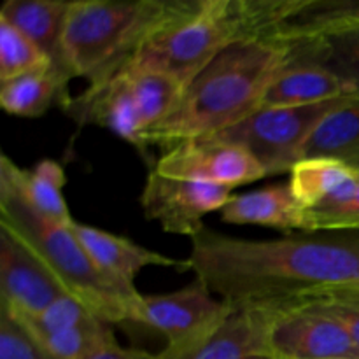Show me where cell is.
<instances>
[{"mask_svg":"<svg viewBox=\"0 0 359 359\" xmlns=\"http://www.w3.org/2000/svg\"><path fill=\"white\" fill-rule=\"evenodd\" d=\"M112 325L93 318L79 326L39 340L55 359H86L95 351L114 342Z\"/></svg>","mask_w":359,"mask_h":359,"instance_id":"cb8c5ba5","label":"cell"},{"mask_svg":"<svg viewBox=\"0 0 359 359\" xmlns=\"http://www.w3.org/2000/svg\"><path fill=\"white\" fill-rule=\"evenodd\" d=\"M309 307H316L335 318L347 330V333L359 349V300L330 302V304L309 305Z\"/></svg>","mask_w":359,"mask_h":359,"instance_id":"4316f807","label":"cell"},{"mask_svg":"<svg viewBox=\"0 0 359 359\" xmlns=\"http://www.w3.org/2000/svg\"><path fill=\"white\" fill-rule=\"evenodd\" d=\"M286 63V44L270 39L233 42L186 86L174 111L144 132V147H172L238 125L263 107L266 90Z\"/></svg>","mask_w":359,"mask_h":359,"instance_id":"7a4b0ae2","label":"cell"},{"mask_svg":"<svg viewBox=\"0 0 359 359\" xmlns=\"http://www.w3.org/2000/svg\"><path fill=\"white\" fill-rule=\"evenodd\" d=\"M121 72H125L130 79V86H132L137 112H139L144 132H147L154 125H158L161 119L167 118L174 111L186 90L177 79L163 72H156V70L128 67Z\"/></svg>","mask_w":359,"mask_h":359,"instance_id":"44dd1931","label":"cell"},{"mask_svg":"<svg viewBox=\"0 0 359 359\" xmlns=\"http://www.w3.org/2000/svg\"><path fill=\"white\" fill-rule=\"evenodd\" d=\"M231 311L233 305L214 297L205 283L195 279L174 293L142 294L135 325L161 333L167 346H181L205 333Z\"/></svg>","mask_w":359,"mask_h":359,"instance_id":"9c48e42d","label":"cell"},{"mask_svg":"<svg viewBox=\"0 0 359 359\" xmlns=\"http://www.w3.org/2000/svg\"><path fill=\"white\" fill-rule=\"evenodd\" d=\"M67 294L55 273L0 228V309L13 316H34Z\"/></svg>","mask_w":359,"mask_h":359,"instance_id":"30bf717a","label":"cell"},{"mask_svg":"<svg viewBox=\"0 0 359 359\" xmlns=\"http://www.w3.org/2000/svg\"><path fill=\"white\" fill-rule=\"evenodd\" d=\"M221 219L228 224H256L283 231L307 230L305 209L294 198L290 182L233 195L221 209Z\"/></svg>","mask_w":359,"mask_h":359,"instance_id":"9a60e30c","label":"cell"},{"mask_svg":"<svg viewBox=\"0 0 359 359\" xmlns=\"http://www.w3.org/2000/svg\"><path fill=\"white\" fill-rule=\"evenodd\" d=\"M0 105L7 114L20 118H39L53 104L65 107L70 102L69 84L53 69L27 74L7 83H0Z\"/></svg>","mask_w":359,"mask_h":359,"instance_id":"ffe728a7","label":"cell"},{"mask_svg":"<svg viewBox=\"0 0 359 359\" xmlns=\"http://www.w3.org/2000/svg\"><path fill=\"white\" fill-rule=\"evenodd\" d=\"M354 28H359V0H297L272 41L293 44Z\"/></svg>","mask_w":359,"mask_h":359,"instance_id":"2e32d148","label":"cell"},{"mask_svg":"<svg viewBox=\"0 0 359 359\" xmlns=\"http://www.w3.org/2000/svg\"><path fill=\"white\" fill-rule=\"evenodd\" d=\"M286 46V67H319L339 77L353 93H359V28Z\"/></svg>","mask_w":359,"mask_h":359,"instance_id":"e0dca14e","label":"cell"},{"mask_svg":"<svg viewBox=\"0 0 359 359\" xmlns=\"http://www.w3.org/2000/svg\"><path fill=\"white\" fill-rule=\"evenodd\" d=\"M86 359H161V354L147 353L142 349H130V347H121L118 340L107 344V346L100 347L90 354Z\"/></svg>","mask_w":359,"mask_h":359,"instance_id":"83f0119b","label":"cell"},{"mask_svg":"<svg viewBox=\"0 0 359 359\" xmlns=\"http://www.w3.org/2000/svg\"><path fill=\"white\" fill-rule=\"evenodd\" d=\"M351 97L353 95L304 107H262L238 125L209 139L224 140L248 149L262 165L266 177L291 174L294 165L304 158L305 144L319 123Z\"/></svg>","mask_w":359,"mask_h":359,"instance_id":"5b68a950","label":"cell"},{"mask_svg":"<svg viewBox=\"0 0 359 359\" xmlns=\"http://www.w3.org/2000/svg\"><path fill=\"white\" fill-rule=\"evenodd\" d=\"M6 311V309H4ZM11 314V312H9ZM13 316V314H11ZM37 340H44L55 333L79 326L90 319L97 318L86 305L72 294L60 298L42 312L34 316H14ZM100 319V318H98Z\"/></svg>","mask_w":359,"mask_h":359,"instance_id":"d4e9b609","label":"cell"},{"mask_svg":"<svg viewBox=\"0 0 359 359\" xmlns=\"http://www.w3.org/2000/svg\"><path fill=\"white\" fill-rule=\"evenodd\" d=\"M231 196V188L167 177L151 168L140 193V205L144 216L160 223L163 231L193 238L205 228L203 217L223 209Z\"/></svg>","mask_w":359,"mask_h":359,"instance_id":"8992f818","label":"cell"},{"mask_svg":"<svg viewBox=\"0 0 359 359\" xmlns=\"http://www.w3.org/2000/svg\"><path fill=\"white\" fill-rule=\"evenodd\" d=\"M18 179L28 202L41 216L65 226L74 223L62 193L67 182L62 165L53 160H42L32 170L18 167Z\"/></svg>","mask_w":359,"mask_h":359,"instance_id":"7402d4cb","label":"cell"},{"mask_svg":"<svg viewBox=\"0 0 359 359\" xmlns=\"http://www.w3.org/2000/svg\"><path fill=\"white\" fill-rule=\"evenodd\" d=\"M332 230H359V170L356 195H354L353 202L335 217V221L332 224Z\"/></svg>","mask_w":359,"mask_h":359,"instance_id":"f1b7e54d","label":"cell"},{"mask_svg":"<svg viewBox=\"0 0 359 359\" xmlns=\"http://www.w3.org/2000/svg\"><path fill=\"white\" fill-rule=\"evenodd\" d=\"M49 69L48 56L16 27L0 20V83Z\"/></svg>","mask_w":359,"mask_h":359,"instance_id":"603a6c76","label":"cell"},{"mask_svg":"<svg viewBox=\"0 0 359 359\" xmlns=\"http://www.w3.org/2000/svg\"><path fill=\"white\" fill-rule=\"evenodd\" d=\"M70 228L95 265L109 277L126 286H133L137 273L147 266H165L177 269L181 272L189 270L188 259L168 258L161 252L142 248L126 237H119L77 221H74Z\"/></svg>","mask_w":359,"mask_h":359,"instance_id":"5bb4252c","label":"cell"},{"mask_svg":"<svg viewBox=\"0 0 359 359\" xmlns=\"http://www.w3.org/2000/svg\"><path fill=\"white\" fill-rule=\"evenodd\" d=\"M353 93L332 72L312 65H287L273 79L263 98V107H304Z\"/></svg>","mask_w":359,"mask_h":359,"instance_id":"ac0fdd59","label":"cell"},{"mask_svg":"<svg viewBox=\"0 0 359 359\" xmlns=\"http://www.w3.org/2000/svg\"><path fill=\"white\" fill-rule=\"evenodd\" d=\"M272 312L235 309L217 325L181 346H167L161 359H273L269 346Z\"/></svg>","mask_w":359,"mask_h":359,"instance_id":"8fae6325","label":"cell"},{"mask_svg":"<svg viewBox=\"0 0 359 359\" xmlns=\"http://www.w3.org/2000/svg\"><path fill=\"white\" fill-rule=\"evenodd\" d=\"M305 158H330L359 170V93L319 123L305 144Z\"/></svg>","mask_w":359,"mask_h":359,"instance_id":"d6986e66","label":"cell"},{"mask_svg":"<svg viewBox=\"0 0 359 359\" xmlns=\"http://www.w3.org/2000/svg\"><path fill=\"white\" fill-rule=\"evenodd\" d=\"M0 228L27 245L62 283L109 325L135 323L142 294L118 283L88 256L72 228L53 223L34 209L18 179V165L7 154L0 160Z\"/></svg>","mask_w":359,"mask_h":359,"instance_id":"3957f363","label":"cell"},{"mask_svg":"<svg viewBox=\"0 0 359 359\" xmlns=\"http://www.w3.org/2000/svg\"><path fill=\"white\" fill-rule=\"evenodd\" d=\"M72 0H7L0 20L16 27L49 58L53 72L67 84L74 77L65 48L67 21Z\"/></svg>","mask_w":359,"mask_h":359,"instance_id":"4fadbf2b","label":"cell"},{"mask_svg":"<svg viewBox=\"0 0 359 359\" xmlns=\"http://www.w3.org/2000/svg\"><path fill=\"white\" fill-rule=\"evenodd\" d=\"M269 346L273 359H359L347 330L316 307L270 311Z\"/></svg>","mask_w":359,"mask_h":359,"instance_id":"ba28073f","label":"cell"},{"mask_svg":"<svg viewBox=\"0 0 359 359\" xmlns=\"http://www.w3.org/2000/svg\"><path fill=\"white\" fill-rule=\"evenodd\" d=\"M0 359L55 358L14 316L0 309Z\"/></svg>","mask_w":359,"mask_h":359,"instance_id":"484cf974","label":"cell"},{"mask_svg":"<svg viewBox=\"0 0 359 359\" xmlns=\"http://www.w3.org/2000/svg\"><path fill=\"white\" fill-rule=\"evenodd\" d=\"M63 111L79 125H97L107 128L146 153L142 142V125L137 112L130 79L125 72L95 86H88L79 97L70 98Z\"/></svg>","mask_w":359,"mask_h":359,"instance_id":"7c38bea8","label":"cell"},{"mask_svg":"<svg viewBox=\"0 0 359 359\" xmlns=\"http://www.w3.org/2000/svg\"><path fill=\"white\" fill-rule=\"evenodd\" d=\"M153 170L175 179L231 188L266 177L248 149L217 139H195L168 147Z\"/></svg>","mask_w":359,"mask_h":359,"instance_id":"52a82bcc","label":"cell"},{"mask_svg":"<svg viewBox=\"0 0 359 359\" xmlns=\"http://www.w3.org/2000/svg\"><path fill=\"white\" fill-rule=\"evenodd\" d=\"M189 270L235 309L287 311L359 300V230L248 241L203 228Z\"/></svg>","mask_w":359,"mask_h":359,"instance_id":"6da1fadb","label":"cell"},{"mask_svg":"<svg viewBox=\"0 0 359 359\" xmlns=\"http://www.w3.org/2000/svg\"><path fill=\"white\" fill-rule=\"evenodd\" d=\"M186 0H72L65 48L74 77L90 86L121 72L142 42L179 14Z\"/></svg>","mask_w":359,"mask_h":359,"instance_id":"277c9868","label":"cell"}]
</instances>
